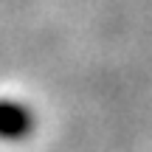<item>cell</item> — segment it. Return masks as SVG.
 I'll list each match as a JSON object with an SVG mask.
<instances>
[{"label": "cell", "mask_w": 152, "mask_h": 152, "mask_svg": "<svg viewBox=\"0 0 152 152\" xmlns=\"http://www.w3.org/2000/svg\"><path fill=\"white\" fill-rule=\"evenodd\" d=\"M31 130V113L20 104L0 102V135L3 138H20Z\"/></svg>", "instance_id": "obj_1"}]
</instances>
